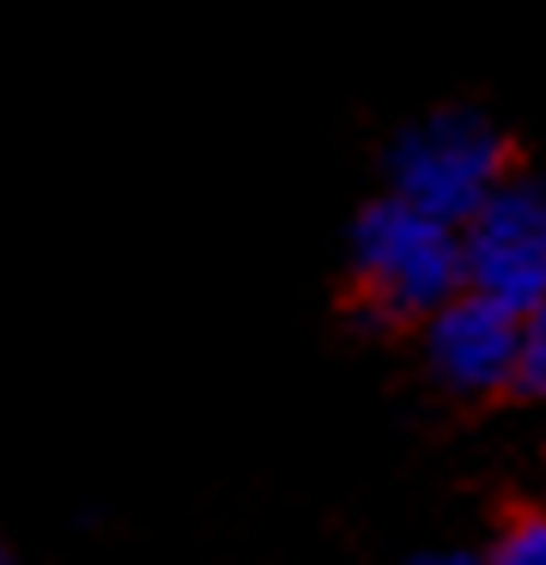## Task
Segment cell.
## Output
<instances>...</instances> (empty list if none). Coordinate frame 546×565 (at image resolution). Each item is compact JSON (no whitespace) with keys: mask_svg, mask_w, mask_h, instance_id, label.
Here are the masks:
<instances>
[{"mask_svg":"<svg viewBox=\"0 0 546 565\" xmlns=\"http://www.w3.org/2000/svg\"><path fill=\"white\" fill-rule=\"evenodd\" d=\"M485 565H546V511H528L497 535Z\"/></svg>","mask_w":546,"mask_h":565,"instance_id":"8992f818","label":"cell"},{"mask_svg":"<svg viewBox=\"0 0 546 565\" xmlns=\"http://www.w3.org/2000/svg\"><path fill=\"white\" fill-rule=\"evenodd\" d=\"M0 565H12V559H7V553H0Z\"/></svg>","mask_w":546,"mask_h":565,"instance_id":"ba28073f","label":"cell"},{"mask_svg":"<svg viewBox=\"0 0 546 565\" xmlns=\"http://www.w3.org/2000/svg\"><path fill=\"white\" fill-rule=\"evenodd\" d=\"M516 177V147L480 110H437L395 140L388 195L437 225H468L497 189Z\"/></svg>","mask_w":546,"mask_h":565,"instance_id":"7a4b0ae2","label":"cell"},{"mask_svg":"<svg viewBox=\"0 0 546 565\" xmlns=\"http://www.w3.org/2000/svg\"><path fill=\"white\" fill-rule=\"evenodd\" d=\"M461 292V232L383 195L352 225L346 317L371 329H419Z\"/></svg>","mask_w":546,"mask_h":565,"instance_id":"6da1fadb","label":"cell"},{"mask_svg":"<svg viewBox=\"0 0 546 565\" xmlns=\"http://www.w3.org/2000/svg\"><path fill=\"white\" fill-rule=\"evenodd\" d=\"M419 334H425V371L443 395H456V402L510 395L522 317H510V310L485 305L473 292H456L437 317L419 322Z\"/></svg>","mask_w":546,"mask_h":565,"instance_id":"277c9868","label":"cell"},{"mask_svg":"<svg viewBox=\"0 0 546 565\" xmlns=\"http://www.w3.org/2000/svg\"><path fill=\"white\" fill-rule=\"evenodd\" d=\"M510 395L546 402V305L534 310V317H522V334H516V377H510Z\"/></svg>","mask_w":546,"mask_h":565,"instance_id":"5b68a950","label":"cell"},{"mask_svg":"<svg viewBox=\"0 0 546 565\" xmlns=\"http://www.w3.org/2000/svg\"><path fill=\"white\" fill-rule=\"evenodd\" d=\"M461 292L534 317L546 305V195L540 177H510L468 225H461Z\"/></svg>","mask_w":546,"mask_h":565,"instance_id":"3957f363","label":"cell"},{"mask_svg":"<svg viewBox=\"0 0 546 565\" xmlns=\"http://www.w3.org/2000/svg\"><path fill=\"white\" fill-rule=\"evenodd\" d=\"M540 195H546V177H540Z\"/></svg>","mask_w":546,"mask_h":565,"instance_id":"9c48e42d","label":"cell"},{"mask_svg":"<svg viewBox=\"0 0 546 565\" xmlns=\"http://www.w3.org/2000/svg\"><path fill=\"white\" fill-rule=\"evenodd\" d=\"M413 565H485V553H468V547H449V553H419Z\"/></svg>","mask_w":546,"mask_h":565,"instance_id":"52a82bcc","label":"cell"}]
</instances>
